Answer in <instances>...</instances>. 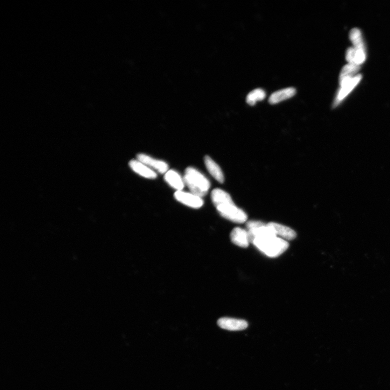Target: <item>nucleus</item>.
<instances>
[{
    "label": "nucleus",
    "mask_w": 390,
    "mask_h": 390,
    "mask_svg": "<svg viewBox=\"0 0 390 390\" xmlns=\"http://www.w3.org/2000/svg\"><path fill=\"white\" fill-rule=\"evenodd\" d=\"M214 205L223 218L229 221L243 224L247 220V215L234 203L230 194L220 189H215L211 193Z\"/></svg>",
    "instance_id": "nucleus-1"
},
{
    "label": "nucleus",
    "mask_w": 390,
    "mask_h": 390,
    "mask_svg": "<svg viewBox=\"0 0 390 390\" xmlns=\"http://www.w3.org/2000/svg\"><path fill=\"white\" fill-rule=\"evenodd\" d=\"M252 243L261 252L272 258L282 254L289 247L287 241L274 234L258 237Z\"/></svg>",
    "instance_id": "nucleus-2"
},
{
    "label": "nucleus",
    "mask_w": 390,
    "mask_h": 390,
    "mask_svg": "<svg viewBox=\"0 0 390 390\" xmlns=\"http://www.w3.org/2000/svg\"><path fill=\"white\" fill-rule=\"evenodd\" d=\"M183 179L185 184L189 188L190 192L200 198L206 196L210 189V180L192 167H188L186 169Z\"/></svg>",
    "instance_id": "nucleus-3"
},
{
    "label": "nucleus",
    "mask_w": 390,
    "mask_h": 390,
    "mask_svg": "<svg viewBox=\"0 0 390 390\" xmlns=\"http://www.w3.org/2000/svg\"><path fill=\"white\" fill-rule=\"evenodd\" d=\"M174 197L180 203L193 208H200L203 207L204 204L202 198L197 196L191 192L177 191L174 194Z\"/></svg>",
    "instance_id": "nucleus-4"
},
{
    "label": "nucleus",
    "mask_w": 390,
    "mask_h": 390,
    "mask_svg": "<svg viewBox=\"0 0 390 390\" xmlns=\"http://www.w3.org/2000/svg\"><path fill=\"white\" fill-rule=\"evenodd\" d=\"M218 325L221 329L231 331H242L248 326V323L245 320L227 317L219 319Z\"/></svg>",
    "instance_id": "nucleus-5"
},
{
    "label": "nucleus",
    "mask_w": 390,
    "mask_h": 390,
    "mask_svg": "<svg viewBox=\"0 0 390 390\" xmlns=\"http://www.w3.org/2000/svg\"><path fill=\"white\" fill-rule=\"evenodd\" d=\"M137 158L139 161L148 166L150 169L156 170L159 173H165L169 170L168 164L161 161V160L155 159L144 154H138Z\"/></svg>",
    "instance_id": "nucleus-6"
},
{
    "label": "nucleus",
    "mask_w": 390,
    "mask_h": 390,
    "mask_svg": "<svg viewBox=\"0 0 390 390\" xmlns=\"http://www.w3.org/2000/svg\"><path fill=\"white\" fill-rule=\"evenodd\" d=\"M361 78V75L357 74L350 80L347 81L343 85L340 86L341 87L333 104V108H336L339 105V104L345 99V98L358 84Z\"/></svg>",
    "instance_id": "nucleus-7"
},
{
    "label": "nucleus",
    "mask_w": 390,
    "mask_h": 390,
    "mask_svg": "<svg viewBox=\"0 0 390 390\" xmlns=\"http://www.w3.org/2000/svg\"><path fill=\"white\" fill-rule=\"evenodd\" d=\"M267 226L276 236H278L285 241H291L296 238V232L289 227L275 222H270Z\"/></svg>",
    "instance_id": "nucleus-8"
},
{
    "label": "nucleus",
    "mask_w": 390,
    "mask_h": 390,
    "mask_svg": "<svg viewBox=\"0 0 390 390\" xmlns=\"http://www.w3.org/2000/svg\"><path fill=\"white\" fill-rule=\"evenodd\" d=\"M231 239L234 245L241 248H247L250 243L247 230L239 227L235 228L231 234Z\"/></svg>",
    "instance_id": "nucleus-9"
},
{
    "label": "nucleus",
    "mask_w": 390,
    "mask_h": 390,
    "mask_svg": "<svg viewBox=\"0 0 390 390\" xmlns=\"http://www.w3.org/2000/svg\"><path fill=\"white\" fill-rule=\"evenodd\" d=\"M129 166L132 170L146 178L155 179L157 177V173L154 170L138 160H131Z\"/></svg>",
    "instance_id": "nucleus-10"
},
{
    "label": "nucleus",
    "mask_w": 390,
    "mask_h": 390,
    "mask_svg": "<svg viewBox=\"0 0 390 390\" xmlns=\"http://www.w3.org/2000/svg\"><path fill=\"white\" fill-rule=\"evenodd\" d=\"M346 59L349 64H352L360 66L363 64L366 59L365 50H358L356 48L350 47L347 49Z\"/></svg>",
    "instance_id": "nucleus-11"
},
{
    "label": "nucleus",
    "mask_w": 390,
    "mask_h": 390,
    "mask_svg": "<svg viewBox=\"0 0 390 390\" xmlns=\"http://www.w3.org/2000/svg\"><path fill=\"white\" fill-rule=\"evenodd\" d=\"M164 179L167 183L177 191H182L184 187V179L175 170H170L167 171Z\"/></svg>",
    "instance_id": "nucleus-12"
},
{
    "label": "nucleus",
    "mask_w": 390,
    "mask_h": 390,
    "mask_svg": "<svg viewBox=\"0 0 390 390\" xmlns=\"http://www.w3.org/2000/svg\"><path fill=\"white\" fill-rule=\"evenodd\" d=\"M296 94V89L294 87L283 88L271 94L269 99L270 104H276L287 100Z\"/></svg>",
    "instance_id": "nucleus-13"
},
{
    "label": "nucleus",
    "mask_w": 390,
    "mask_h": 390,
    "mask_svg": "<svg viewBox=\"0 0 390 390\" xmlns=\"http://www.w3.org/2000/svg\"><path fill=\"white\" fill-rule=\"evenodd\" d=\"M205 163L206 168L211 173V175L220 183H223L225 181L224 173H223L220 167L217 163L209 156L205 157Z\"/></svg>",
    "instance_id": "nucleus-14"
},
{
    "label": "nucleus",
    "mask_w": 390,
    "mask_h": 390,
    "mask_svg": "<svg viewBox=\"0 0 390 390\" xmlns=\"http://www.w3.org/2000/svg\"><path fill=\"white\" fill-rule=\"evenodd\" d=\"M360 66L352 64L345 65L341 70L339 76L340 85H343L354 77L355 74L359 71Z\"/></svg>",
    "instance_id": "nucleus-15"
},
{
    "label": "nucleus",
    "mask_w": 390,
    "mask_h": 390,
    "mask_svg": "<svg viewBox=\"0 0 390 390\" xmlns=\"http://www.w3.org/2000/svg\"><path fill=\"white\" fill-rule=\"evenodd\" d=\"M265 91L261 88H256L250 92L247 96L246 102L249 106H254L259 101L265 99Z\"/></svg>",
    "instance_id": "nucleus-16"
},
{
    "label": "nucleus",
    "mask_w": 390,
    "mask_h": 390,
    "mask_svg": "<svg viewBox=\"0 0 390 390\" xmlns=\"http://www.w3.org/2000/svg\"><path fill=\"white\" fill-rule=\"evenodd\" d=\"M350 39L354 47L359 50H365L364 43L361 32L358 29H352L350 33Z\"/></svg>",
    "instance_id": "nucleus-17"
}]
</instances>
